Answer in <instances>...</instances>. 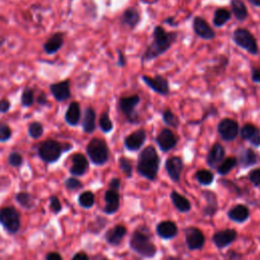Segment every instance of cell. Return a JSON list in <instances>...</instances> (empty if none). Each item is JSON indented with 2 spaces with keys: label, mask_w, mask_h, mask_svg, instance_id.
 Masks as SVG:
<instances>
[{
  "label": "cell",
  "mask_w": 260,
  "mask_h": 260,
  "mask_svg": "<svg viewBox=\"0 0 260 260\" xmlns=\"http://www.w3.org/2000/svg\"><path fill=\"white\" fill-rule=\"evenodd\" d=\"M178 37V31H168L161 25H155L152 30V41L141 55V63L152 61L167 53L176 43Z\"/></svg>",
  "instance_id": "6da1fadb"
},
{
  "label": "cell",
  "mask_w": 260,
  "mask_h": 260,
  "mask_svg": "<svg viewBox=\"0 0 260 260\" xmlns=\"http://www.w3.org/2000/svg\"><path fill=\"white\" fill-rule=\"evenodd\" d=\"M130 249L144 259H152L157 253L156 245L152 241V235L148 226L139 225L129 240Z\"/></svg>",
  "instance_id": "7a4b0ae2"
},
{
  "label": "cell",
  "mask_w": 260,
  "mask_h": 260,
  "mask_svg": "<svg viewBox=\"0 0 260 260\" xmlns=\"http://www.w3.org/2000/svg\"><path fill=\"white\" fill-rule=\"evenodd\" d=\"M160 166V157L154 146L144 147L137 157V173L148 181H154L157 177Z\"/></svg>",
  "instance_id": "3957f363"
},
{
  "label": "cell",
  "mask_w": 260,
  "mask_h": 260,
  "mask_svg": "<svg viewBox=\"0 0 260 260\" xmlns=\"http://www.w3.org/2000/svg\"><path fill=\"white\" fill-rule=\"evenodd\" d=\"M73 147L70 142L61 143L54 139H48L38 145V155L46 164H54L59 160L63 152H67Z\"/></svg>",
  "instance_id": "277c9868"
},
{
  "label": "cell",
  "mask_w": 260,
  "mask_h": 260,
  "mask_svg": "<svg viewBox=\"0 0 260 260\" xmlns=\"http://www.w3.org/2000/svg\"><path fill=\"white\" fill-rule=\"evenodd\" d=\"M86 153L94 166H104L108 162L110 152L107 142L104 139L94 137L86 145Z\"/></svg>",
  "instance_id": "5b68a950"
},
{
  "label": "cell",
  "mask_w": 260,
  "mask_h": 260,
  "mask_svg": "<svg viewBox=\"0 0 260 260\" xmlns=\"http://www.w3.org/2000/svg\"><path fill=\"white\" fill-rule=\"evenodd\" d=\"M233 42L239 48L245 50L251 55L259 54V47L254 35L245 27H238L233 31Z\"/></svg>",
  "instance_id": "8992f818"
},
{
  "label": "cell",
  "mask_w": 260,
  "mask_h": 260,
  "mask_svg": "<svg viewBox=\"0 0 260 260\" xmlns=\"http://www.w3.org/2000/svg\"><path fill=\"white\" fill-rule=\"evenodd\" d=\"M140 102L141 99L138 94L122 96L118 100V109L123 114L128 123L138 124L140 122L139 115L136 112V108Z\"/></svg>",
  "instance_id": "52a82bcc"
},
{
  "label": "cell",
  "mask_w": 260,
  "mask_h": 260,
  "mask_svg": "<svg viewBox=\"0 0 260 260\" xmlns=\"http://www.w3.org/2000/svg\"><path fill=\"white\" fill-rule=\"evenodd\" d=\"M0 223L10 235H15L20 229V215L14 206L0 208Z\"/></svg>",
  "instance_id": "ba28073f"
},
{
  "label": "cell",
  "mask_w": 260,
  "mask_h": 260,
  "mask_svg": "<svg viewBox=\"0 0 260 260\" xmlns=\"http://www.w3.org/2000/svg\"><path fill=\"white\" fill-rule=\"evenodd\" d=\"M216 131L221 140L225 142H232L239 136L240 125L237 120L224 117L217 123Z\"/></svg>",
  "instance_id": "9c48e42d"
},
{
  "label": "cell",
  "mask_w": 260,
  "mask_h": 260,
  "mask_svg": "<svg viewBox=\"0 0 260 260\" xmlns=\"http://www.w3.org/2000/svg\"><path fill=\"white\" fill-rule=\"evenodd\" d=\"M184 237H185V244L190 251H200L204 248L206 238L204 233L201 229L189 225L184 229Z\"/></svg>",
  "instance_id": "30bf717a"
},
{
  "label": "cell",
  "mask_w": 260,
  "mask_h": 260,
  "mask_svg": "<svg viewBox=\"0 0 260 260\" xmlns=\"http://www.w3.org/2000/svg\"><path fill=\"white\" fill-rule=\"evenodd\" d=\"M154 141L158 146L159 150H161V152L164 153H167L173 150L178 145L179 137L172 129L165 127L156 134Z\"/></svg>",
  "instance_id": "8fae6325"
},
{
  "label": "cell",
  "mask_w": 260,
  "mask_h": 260,
  "mask_svg": "<svg viewBox=\"0 0 260 260\" xmlns=\"http://www.w3.org/2000/svg\"><path fill=\"white\" fill-rule=\"evenodd\" d=\"M237 239H238V232L237 230L232 228L218 230L211 237V241L213 245L218 250H222L224 248L230 247L233 243L237 241Z\"/></svg>",
  "instance_id": "7c38bea8"
},
{
  "label": "cell",
  "mask_w": 260,
  "mask_h": 260,
  "mask_svg": "<svg viewBox=\"0 0 260 260\" xmlns=\"http://www.w3.org/2000/svg\"><path fill=\"white\" fill-rule=\"evenodd\" d=\"M141 79L155 93L164 96L170 93V83L165 76L159 74H156L154 76L144 74L141 76Z\"/></svg>",
  "instance_id": "4fadbf2b"
},
{
  "label": "cell",
  "mask_w": 260,
  "mask_h": 260,
  "mask_svg": "<svg viewBox=\"0 0 260 260\" xmlns=\"http://www.w3.org/2000/svg\"><path fill=\"white\" fill-rule=\"evenodd\" d=\"M238 166L243 169H249L260 164V153L254 147H244L239 150L238 155Z\"/></svg>",
  "instance_id": "5bb4252c"
},
{
  "label": "cell",
  "mask_w": 260,
  "mask_h": 260,
  "mask_svg": "<svg viewBox=\"0 0 260 260\" xmlns=\"http://www.w3.org/2000/svg\"><path fill=\"white\" fill-rule=\"evenodd\" d=\"M166 172L173 183H180L181 176L184 170V160L179 155H172L165 162Z\"/></svg>",
  "instance_id": "9a60e30c"
},
{
  "label": "cell",
  "mask_w": 260,
  "mask_h": 260,
  "mask_svg": "<svg viewBox=\"0 0 260 260\" xmlns=\"http://www.w3.org/2000/svg\"><path fill=\"white\" fill-rule=\"evenodd\" d=\"M192 28L194 34L205 41H212L215 39L216 35L211 25L201 16H195L192 21Z\"/></svg>",
  "instance_id": "2e32d148"
},
{
  "label": "cell",
  "mask_w": 260,
  "mask_h": 260,
  "mask_svg": "<svg viewBox=\"0 0 260 260\" xmlns=\"http://www.w3.org/2000/svg\"><path fill=\"white\" fill-rule=\"evenodd\" d=\"M240 137L244 141H248L252 147H260V128L253 123H245L240 127Z\"/></svg>",
  "instance_id": "e0dca14e"
},
{
  "label": "cell",
  "mask_w": 260,
  "mask_h": 260,
  "mask_svg": "<svg viewBox=\"0 0 260 260\" xmlns=\"http://www.w3.org/2000/svg\"><path fill=\"white\" fill-rule=\"evenodd\" d=\"M201 195L205 201V204L202 208V215L204 217H213L217 213L219 208L216 193L212 190L205 189L202 191Z\"/></svg>",
  "instance_id": "ac0fdd59"
},
{
  "label": "cell",
  "mask_w": 260,
  "mask_h": 260,
  "mask_svg": "<svg viewBox=\"0 0 260 260\" xmlns=\"http://www.w3.org/2000/svg\"><path fill=\"white\" fill-rule=\"evenodd\" d=\"M146 140V131L143 128H139L124 138V146L129 151H138L143 146Z\"/></svg>",
  "instance_id": "d6986e66"
},
{
  "label": "cell",
  "mask_w": 260,
  "mask_h": 260,
  "mask_svg": "<svg viewBox=\"0 0 260 260\" xmlns=\"http://www.w3.org/2000/svg\"><path fill=\"white\" fill-rule=\"evenodd\" d=\"M225 157V148L220 142H214L207 151L206 165L209 169L215 170Z\"/></svg>",
  "instance_id": "ffe728a7"
},
{
  "label": "cell",
  "mask_w": 260,
  "mask_h": 260,
  "mask_svg": "<svg viewBox=\"0 0 260 260\" xmlns=\"http://www.w3.org/2000/svg\"><path fill=\"white\" fill-rule=\"evenodd\" d=\"M155 233L160 239L169 241L175 239L178 236L179 228L174 220L166 219L159 221L155 225Z\"/></svg>",
  "instance_id": "44dd1931"
},
{
  "label": "cell",
  "mask_w": 260,
  "mask_h": 260,
  "mask_svg": "<svg viewBox=\"0 0 260 260\" xmlns=\"http://www.w3.org/2000/svg\"><path fill=\"white\" fill-rule=\"evenodd\" d=\"M50 91L57 102H65L71 98L70 79H64L50 84Z\"/></svg>",
  "instance_id": "7402d4cb"
},
{
  "label": "cell",
  "mask_w": 260,
  "mask_h": 260,
  "mask_svg": "<svg viewBox=\"0 0 260 260\" xmlns=\"http://www.w3.org/2000/svg\"><path fill=\"white\" fill-rule=\"evenodd\" d=\"M250 208L244 203H237L226 211L228 218L236 223L246 222L250 218Z\"/></svg>",
  "instance_id": "603a6c76"
},
{
  "label": "cell",
  "mask_w": 260,
  "mask_h": 260,
  "mask_svg": "<svg viewBox=\"0 0 260 260\" xmlns=\"http://www.w3.org/2000/svg\"><path fill=\"white\" fill-rule=\"evenodd\" d=\"M65 34L63 31H56L51 35L43 44V50L47 55H54L58 53L64 45Z\"/></svg>",
  "instance_id": "cb8c5ba5"
},
{
  "label": "cell",
  "mask_w": 260,
  "mask_h": 260,
  "mask_svg": "<svg viewBox=\"0 0 260 260\" xmlns=\"http://www.w3.org/2000/svg\"><path fill=\"white\" fill-rule=\"evenodd\" d=\"M88 168V160L82 153L77 152L71 156V167L69 168V173L72 176L81 177L87 173Z\"/></svg>",
  "instance_id": "d4e9b609"
},
{
  "label": "cell",
  "mask_w": 260,
  "mask_h": 260,
  "mask_svg": "<svg viewBox=\"0 0 260 260\" xmlns=\"http://www.w3.org/2000/svg\"><path fill=\"white\" fill-rule=\"evenodd\" d=\"M126 235H127L126 226H124L123 224H116L105 233L104 239L107 242V244H109L110 246L117 247L122 243Z\"/></svg>",
  "instance_id": "484cf974"
},
{
  "label": "cell",
  "mask_w": 260,
  "mask_h": 260,
  "mask_svg": "<svg viewBox=\"0 0 260 260\" xmlns=\"http://www.w3.org/2000/svg\"><path fill=\"white\" fill-rule=\"evenodd\" d=\"M105 207L103 208V211L106 214H114L116 213L120 208V193L119 191L108 189L105 192Z\"/></svg>",
  "instance_id": "4316f807"
},
{
  "label": "cell",
  "mask_w": 260,
  "mask_h": 260,
  "mask_svg": "<svg viewBox=\"0 0 260 260\" xmlns=\"http://www.w3.org/2000/svg\"><path fill=\"white\" fill-rule=\"evenodd\" d=\"M141 21V14L140 11L134 7L129 6L127 7L121 15V22L126 25L129 29H134Z\"/></svg>",
  "instance_id": "83f0119b"
},
{
  "label": "cell",
  "mask_w": 260,
  "mask_h": 260,
  "mask_svg": "<svg viewBox=\"0 0 260 260\" xmlns=\"http://www.w3.org/2000/svg\"><path fill=\"white\" fill-rule=\"evenodd\" d=\"M170 199L174 207L181 213H188L192 209V203L190 200L176 190L171 191Z\"/></svg>",
  "instance_id": "f1b7e54d"
},
{
  "label": "cell",
  "mask_w": 260,
  "mask_h": 260,
  "mask_svg": "<svg viewBox=\"0 0 260 260\" xmlns=\"http://www.w3.org/2000/svg\"><path fill=\"white\" fill-rule=\"evenodd\" d=\"M64 119L69 126L75 127L79 124L81 119V109L78 102L73 101L68 105L64 115Z\"/></svg>",
  "instance_id": "f546056e"
},
{
  "label": "cell",
  "mask_w": 260,
  "mask_h": 260,
  "mask_svg": "<svg viewBox=\"0 0 260 260\" xmlns=\"http://www.w3.org/2000/svg\"><path fill=\"white\" fill-rule=\"evenodd\" d=\"M96 114L92 107H86L82 118V130L86 134H91L96 128Z\"/></svg>",
  "instance_id": "4dcf8cb0"
},
{
  "label": "cell",
  "mask_w": 260,
  "mask_h": 260,
  "mask_svg": "<svg viewBox=\"0 0 260 260\" xmlns=\"http://www.w3.org/2000/svg\"><path fill=\"white\" fill-rule=\"evenodd\" d=\"M230 7L233 16L238 21H244L247 19L249 12L243 0H230Z\"/></svg>",
  "instance_id": "1f68e13d"
},
{
  "label": "cell",
  "mask_w": 260,
  "mask_h": 260,
  "mask_svg": "<svg viewBox=\"0 0 260 260\" xmlns=\"http://www.w3.org/2000/svg\"><path fill=\"white\" fill-rule=\"evenodd\" d=\"M231 18H232L231 10L224 7H218L214 10L213 17H212V24L215 27H221L228 21H230Z\"/></svg>",
  "instance_id": "d6a6232c"
},
{
  "label": "cell",
  "mask_w": 260,
  "mask_h": 260,
  "mask_svg": "<svg viewBox=\"0 0 260 260\" xmlns=\"http://www.w3.org/2000/svg\"><path fill=\"white\" fill-rule=\"evenodd\" d=\"M236 167H238V158L237 156H225L223 158V160L217 166V168L215 169L216 173L218 175H220L221 177H225L226 175H229Z\"/></svg>",
  "instance_id": "836d02e7"
},
{
  "label": "cell",
  "mask_w": 260,
  "mask_h": 260,
  "mask_svg": "<svg viewBox=\"0 0 260 260\" xmlns=\"http://www.w3.org/2000/svg\"><path fill=\"white\" fill-rule=\"evenodd\" d=\"M194 178L199 185L207 187L213 183V181L215 180V175L209 169H200L195 172Z\"/></svg>",
  "instance_id": "e575fe53"
},
{
  "label": "cell",
  "mask_w": 260,
  "mask_h": 260,
  "mask_svg": "<svg viewBox=\"0 0 260 260\" xmlns=\"http://www.w3.org/2000/svg\"><path fill=\"white\" fill-rule=\"evenodd\" d=\"M15 200L24 209H31L36 205V198L28 192L20 191L15 195Z\"/></svg>",
  "instance_id": "d590c367"
},
{
  "label": "cell",
  "mask_w": 260,
  "mask_h": 260,
  "mask_svg": "<svg viewBox=\"0 0 260 260\" xmlns=\"http://www.w3.org/2000/svg\"><path fill=\"white\" fill-rule=\"evenodd\" d=\"M161 119H162V122L165 123V125L170 128L178 129L180 126L179 117L171 109H165L162 111Z\"/></svg>",
  "instance_id": "8d00e7d4"
},
{
  "label": "cell",
  "mask_w": 260,
  "mask_h": 260,
  "mask_svg": "<svg viewBox=\"0 0 260 260\" xmlns=\"http://www.w3.org/2000/svg\"><path fill=\"white\" fill-rule=\"evenodd\" d=\"M218 184L220 186H222L224 189H226L229 192L236 195L237 197H243L245 195V192L243 191V189L238 184H236L234 181H232L230 179L222 177L218 180Z\"/></svg>",
  "instance_id": "74e56055"
},
{
  "label": "cell",
  "mask_w": 260,
  "mask_h": 260,
  "mask_svg": "<svg viewBox=\"0 0 260 260\" xmlns=\"http://www.w3.org/2000/svg\"><path fill=\"white\" fill-rule=\"evenodd\" d=\"M108 218L102 215H98L87 226V232L98 235L100 234V232L102 230H104L106 228V225L108 224Z\"/></svg>",
  "instance_id": "f35d334b"
},
{
  "label": "cell",
  "mask_w": 260,
  "mask_h": 260,
  "mask_svg": "<svg viewBox=\"0 0 260 260\" xmlns=\"http://www.w3.org/2000/svg\"><path fill=\"white\" fill-rule=\"evenodd\" d=\"M77 201H78V204L82 208L89 209L90 207L93 206V204L95 202V196L91 191L87 190V191H84V192L79 194V196L77 198Z\"/></svg>",
  "instance_id": "ab89813d"
},
{
  "label": "cell",
  "mask_w": 260,
  "mask_h": 260,
  "mask_svg": "<svg viewBox=\"0 0 260 260\" xmlns=\"http://www.w3.org/2000/svg\"><path fill=\"white\" fill-rule=\"evenodd\" d=\"M99 127L104 133H110L114 129V123L107 111L101 113L99 118Z\"/></svg>",
  "instance_id": "60d3db41"
},
{
  "label": "cell",
  "mask_w": 260,
  "mask_h": 260,
  "mask_svg": "<svg viewBox=\"0 0 260 260\" xmlns=\"http://www.w3.org/2000/svg\"><path fill=\"white\" fill-rule=\"evenodd\" d=\"M36 98H35V90L31 87H25L20 96V104L24 108L31 107L35 104Z\"/></svg>",
  "instance_id": "b9f144b4"
},
{
  "label": "cell",
  "mask_w": 260,
  "mask_h": 260,
  "mask_svg": "<svg viewBox=\"0 0 260 260\" xmlns=\"http://www.w3.org/2000/svg\"><path fill=\"white\" fill-rule=\"evenodd\" d=\"M27 134L34 139L40 138L44 134L43 124L39 121H34V122L29 123L27 126Z\"/></svg>",
  "instance_id": "7bdbcfd3"
},
{
  "label": "cell",
  "mask_w": 260,
  "mask_h": 260,
  "mask_svg": "<svg viewBox=\"0 0 260 260\" xmlns=\"http://www.w3.org/2000/svg\"><path fill=\"white\" fill-rule=\"evenodd\" d=\"M119 167L122 171V173L124 174V176L128 179L132 178V174H133V167H132V162L131 160L126 157V156H120L119 158Z\"/></svg>",
  "instance_id": "ee69618b"
},
{
  "label": "cell",
  "mask_w": 260,
  "mask_h": 260,
  "mask_svg": "<svg viewBox=\"0 0 260 260\" xmlns=\"http://www.w3.org/2000/svg\"><path fill=\"white\" fill-rule=\"evenodd\" d=\"M7 161L9 164L10 167L12 168H15V169H18L22 166L23 164V156L17 152V151H11L9 154H8V157H7Z\"/></svg>",
  "instance_id": "f6af8a7d"
},
{
  "label": "cell",
  "mask_w": 260,
  "mask_h": 260,
  "mask_svg": "<svg viewBox=\"0 0 260 260\" xmlns=\"http://www.w3.org/2000/svg\"><path fill=\"white\" fill-rule=\"evenodd\" d=\"M247 178L249 182L257 189H260V168H254L249 171Z\"/></svg>",
  "instance_id": "bcb514c9"
},
{
  "label": "cell",
  "mask_w": 260,
  "mask_h": 260,
  "mask_svg": "<svg viewBox=\"0 0 260 260\" xmlns=\"http://www.w3.org/2000/svg\"><path fill=\"white\" fill-rule=\"evenodd\" d=\"M64 186L68 191H76L82 188V183L80 180L77 179V177H69L65 180Z\"/></svg>",
  "instance_id": "7dc6e473"
},
{
  "label": "cell",
  "mask_w": 260,
  "mask_h": 260,
  "mask_svg": "<svg viewBox=\"0 0 260 260\" xmlns=\"http://www.w3.org/2000/svg\"><path fill=\"white\" fill-rule=\"evenodd\" d=\"M49 207H50L51 212H53L54 214H58V213L61 212L62 209H63V206H62V204H61L59 198H58L56 195L50 196V199H49Z\"/></svg>",
  "instance_id": "c3c4849f"
},
{
  "label": "cell",
  "mask_w": 260,
  "mask_h": 260,
  "mask_svg": "<svg viewBox=\"0 0 260 260\" xmlns=\"http://www.w3.org/2000/svg\"><path fill=\"white\" fill-rule=\"evenodd\" d=\"M12 136V131L8 124L0 122V142L8 141Z\"/></svg>",
  "instance_id": "681fc988"
},
{
  "label": "cell",
  "mask_w": 260,
  "mask_h": 260,
  "mask_svg": "<svg viewBox=\"0 0 260 260\" xmlns=\"http://www.w3.org/2000/svg\"><path fill=\"white\" fill-rule=\"evenodd\" d=\"M244 255L234 249H228V251L224 253L223 260H243Z\"/></svg>",
  "instance_id": "f907efd6"
},
{
  "label": "cell",
  "mask_w": 260,
  "mask_h": 260,
  "mask_svg": "<svg viewBox=\"0 0 260 260\" xmlns=\"http://www.w3.org/2000/svg\"><path fill=\"white\" fill-rule=\"evenodd\" d=\"M10 108H11V103L8 99L6 98L0 99V113L5 114L10 110Z\"/></svg>",
  "instance_id": "816d5d0a"
},
{
  "label": "cell",
  "mask_w": 260,
  "mask_h": 260,
  "mask_svg": "<svg viewBox=\"0 0 260 260\" xmlns=\"http://www.w3.org/2000/svg\"><path fill=\"white\" fill-rule=\"evenodd\" d=\"M36 102L40 106H49V100L47 98V94L44 91L39 92V94L37 95Z\"/></svg>",
  "instance_id": "f5cc1de1"
},
{
  "label": "cell",
  "mask_w": 260,
  "mask_h": 260,
  "mask_svg": "<svg viewBox=\"0 0 260 260\" xmlns=\"http://www.w3.org/2000/svg\"><path fill=\"white\" fill-rule=\"evenodd\" d=\"M251 80L255 83H260V68L259 67L251 68Z\"/></svg>",
  "instance_id": "db71d44e"
},
{
  "label": "cell",
  "mask_w": 260,
  "mask_h": 260,
  "mask_svg": "<svg viewBox=\"0 0 260 260\" xmlns=\"http://www.w3.org/2000/svg\"><path fill=\"white\" fill-rule=\"evenodd\" d=\"M108 186H109L110 189L119 191L120 187H121V180L119 178H112L110 180V182L108 183Z\"/></svg>",
  "instance_id": "11a10c76"
},
{
  "label": "cell",
  "mask_w": 260,
  "mask_h": 260,
  "mask_svg": "<svg viewBox=\"0 0 260 260\" xmlns=\"http://www.w3.org/2000/svg\"><path fill=\"white\" fill-rule=\"evenodd\" d=\"M117 53H118V60H117V65L121 68L125 67L126 66V58H125V55L123 53V51L121 49H118L117 50Z\"/></svg>",
  "instance_id": "9f6ffc18"
},
{
  "label": "cell",
  "mask_w": 260,
  "mask_h": 260,
  "mask_svg": "<svg viewBox=\"0 0 260 260\" xmlns=\"http://www.w3.org/2000/svg\"><path fill=\"white\" fill-rule=\"evenodd\" d=\"M45 260H63V257L58 252H49L46 254Z\"/></svg>",
  "instance_id": "6f0895ef"
},
{
  "label": "cell",
  "mask_w": 260,
  "mask_h": 260,
  "mask_svg": "<svg viewBox=\"0 0 260 260\" xmlns=\"http://www.w3.org/2000/svg\"><path fill=\"white\" fill-rule=\"evenodd\" d=\"M71 260H90V259H89V256L86 253H84V252H77V253H75L72 256Z\"/></svg>",
  "instance_id": "680465c9"
},
{
  "label": "cell",
  "mask_w": 260,
  "mask_h": 260,
  "mask_svg": "<svg viewBox=\"0 0 260 260\" xmlns=\"http://www.w3.org/2000/svg\"><path fill=\"white\" fill-rule=\"evenodd\" d=\"M162 22H164V23H167V24H169V25H171V26H177V25H178V23L175 21V17H174V16H169L168 18L164 19Z\"/></svg>",
  "instance_id": "91938a15"
},
{
  "label": "cell",
  "mask_w": 260,
  "mask_h": 260,
  "mask_svg": "<svg viewBox=\"0 0 260 260\" xmlns=\"http://www.w3.org/2000/svg\"><path fill=\"white\" fill-rule=\"evenodd\" d=\"M165 260H182L181 256H176V255H168Z\"/></svg>",
  "instance_id": "94428289"
},
{
  "label": "cell",
  "mask_w": 260,
  "mask_h": 260,
  "mask_svg": "<svg viewBox=\"0 0 260 260\" xmlns=\"http://www.w3.org/2000/svg\"><path fill=\"white\" fill-rule=\"evenodd\" d=\"M248 2L254 7H260V0H248Z\"/></svg>",
  "instance_id": "6125c7cd"
},
{
  "label": "cell",
  "mask_w": 260,
  "mask_h": 260,
  "mask_svg": "<svg viewBox=\"0 0 260 260\" xmlns=\"http://www.w3.org/2000/svg\"><path fill=\"white\" fill-rule=\"evenodd\" d=\"M5 42H6V38L3 37V36H0V50H1V48L4 46Z\"/></svg>",
  "instance_id": "be15d7a7"
},
{
  "label": "cell",
  "mask_w": 260,
  "mask_h": 260,
  "mask_svg": "<svg viewBox=\"0 0 260 260\" xmlns=\"http://www.w3.org/2000/svg\"><path fill=\"white\" fill-rule=\"evenodd\" d=\"M103 260H108V259H103Z\"/></svg>",
  "instance_id": "e7e4bbea"
}]
</instances>
